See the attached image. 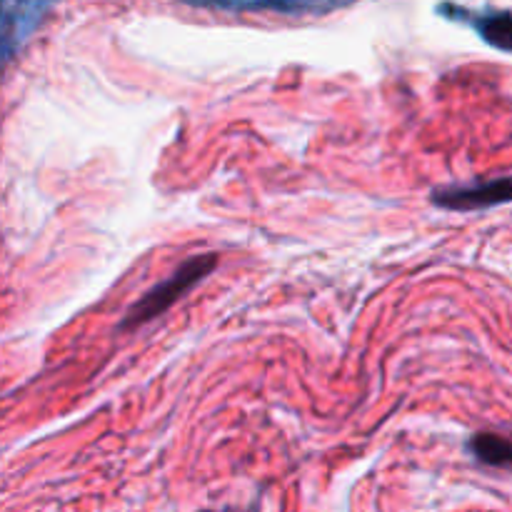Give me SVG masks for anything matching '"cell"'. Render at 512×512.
<instances>
[{"label": "cell", "mask_w": 512, "mask_h": 512, "mask_svg": "<svg viewBox=\"0 0 512 512\" xmlns=\"http://www.w3.org/2000/svg\"><path fill=\"white\" fill-rule=\"evenodd\" d=\"M215 268H218V255L213 253L188 258L168 280H163V283L155 285L153 290H148V293L125 313V318L120 320V330H133L150 323V320H155L160 313H165L175 300H180L190 288H195L200 280L208 278Z\"/></svg>", "instance_id": "6da1fadb"}, {"label": "cell", "mask_w": 512, "mask_h": 512, "mask_svg": "<svg viewBox=\"0 0 512 512\" xmlns=\"http://www.w3.org/2000/svg\"><path fill=\"white\" fill-rule=\"evenodd\" d=\"M203 512H208V510H203Z\"/></svg>", "instance_id": "52a82bcc"}, {"label": "cell", "mask_w": 512, "mask_h": 512, "mask_svg": "<svg viewBox=\"0 0 512 512\" xmlns=\"http://www.w3.org/2000/svg\"><path fill=\"white\" fill-rule=\"evenodd\" d=\"M53 5L48 3H5L3 5V60L10 63L25 40L40 28L45 13H50Z\"/></svg>", "instance_id": "3957f363"}, {"label": "cell", "mask_w": 512, "mask_h": 512, "mask_svg": "<svg viewBox=\"0 0 512 512\" xmlns=\"http://www.w3.org/2000/svg\"><path fill=\"white\" fill-rule=\"evenodd\" d=\"M468 450L483 465H493V468H508V465H512V440L500 438L495 433L473 435Z\"/></svg>", "instance_id": "8992f818"}, {"label": "cell", "mask_w": 512, "mask_h": 512, "mask_svg": "<svg viewBox=\"0 0 512 512\" xmlns=\"http://www.w3.org/2000/svg\"><path fill=\"white\" fill-rule=\"evenodd\" d=\"M443 13H455L465 23L473 25L485 43L503 50V53H512V13H508V10H488V13L470 15L468 10L443 8Z\"/></svg>", "instance_id": "277c9868"}, {"label": "cell", "mask_w": 512, "mask_h": 512, "mask_svg": "<svg viewBox=\"0 0 512 512\" xmlns=\"http://www.w3.org/2000/svg\"><path fill=\"white\" fill-rule=\"evenodd\" d=\"M213 10H235V13H283V15H323L338 8V3H215Z\"/></svg>", "instance_id": "5b68a950"}, {"label": "cell", "mask_w": 512, "mask_h": 512, "mask_svg": "<svg viewBox=\"0 0 512 512\" xmlns=\"http://www.w3.org/2000/svg\"><path fill=\"white\" fill-rule=\"evenodd\" d=\"M433 203L453 213L488 210L495 205L512 203V178H495L473 185H445V188L433 190Z\"/></svg>", "instance_id": "7a4b0ae2"}]
</instances>
